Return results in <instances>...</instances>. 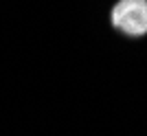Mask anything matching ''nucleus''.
I'll use <instances>...</instances> for the list:
<instances>
[{
	"label": "nucleus",
	"instance_id": "1",
	"mask_svg": "<svg viewBox=\"0 0 147 136\" xmlns=\"http://www.w3.org/2000/svg\"><path fill=\"white\" fill-rule=\"evenodd\" d=\"M112 22L129 35L147 33V0H121L112 9Z\"/></svg>",
	"mask_w": 147,
	"mask_h": 136
}]
</instances>
